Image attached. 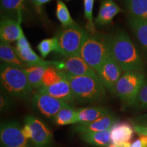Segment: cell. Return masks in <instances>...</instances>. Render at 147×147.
I'll use <instances>...</instances> for the list:
<instances>
[{
	"instance_id": "cell-8",
	"label": "cell",
	"mask_w": 147,
	"mask_h": 147,
	"mask_svg": "<svg viewBox=\"0 0 147 147\" xmlns=\"http://www.w3.org/2000/svg\"><path fill=\"white\" fill-rule=\"evenodd\" d=\"M25 124L30 129V140L34 147H51L53 136L51 129L34 115L25 117Z\"/></svg>"
},
{
	"instance_id": "cell-21",
	"label": "cell",
	"mask_w": 147,
	"mask_h": 147,
	"mask_svg": "<svg viewBox=\"0 0 147 147\" xmlns=\"http://www.w3.org/2000/svg\"><path fill=\"white\" fill-rule=\"evenodd\" d=\"M110 130L111 128L102 131L80 134V137L84 142L91 146L106 147L111 144Z\"/></svg>"
},
{
	"instance_id": "cell-31",
	"label": "cell",
	"mask_w": 147,
	"mask_h": 147,
	"mask_svg": "<svg viewBox=\"0 0 147 147\" xmlns=\"http://www.w3.org/2000/svg\"><path fill=\"white\" fill-rule=\"evenodd\" d=\"M14 102L12 97L4 91H1L0 95V110L1 113L9 112L13 108Z\"/></svg>"
},
{
	"instance_id": "cell-27",
	"label": "cell",
	"mask_w": 147,
	"mask_h": 147,
	"mask_svg": "<svg viewBox=\"0 0 147 147\" xmlns=\"http://www.w3.org/2000/svg\"><path fill=\"white\" fill-rule=\"evenodd\" d=\"M65 78V74L61 71L55 67L54 65H51L46 68L44 73L42 77V87H49L61 81Z\"/></svg>"
},
{
	"instance_id": "cell-6",
	"label": "cell",
	"mask_w": 147,
	"mask_h": 147,
	"mask_svg": "<svg viewBox=\"0 0 147 147\" xmlns=\"http://www.w3.org/2000/svg\"><path fill=\"white\" fill-rule=\"evenodd\" d=\"M146 78L145 74L139 71L124 72L116 85L115 94L128 105H132Z\"/></svg>"
},
{
	"instance_id": "cell-9",
	"label": "cell",
	"mask_w": 147,
	"mask_h": 147,
	"mask_svg": "<svg viewBox=\"0 0 147 147\" xmlns=\"http://www.w3.org/2000/svg\"><path fill=\"white\" fill-rule=\"evenodd\" d=\"M52 65L66 76H97L96 71L90 67L80 56L69 57L60 61H53Z\"/></svg>"
},
{
	"instance_id": "cell-14",
	"label": "cell",
	"mask_w": 147,
	"mask_h": 147,
	"mask_svg": "<svg viewBox=\"0 0 147 147\" xmlns=\"http://www.w3.org/2000/svg\"><path fill=\"white\" fill-rule=\"evenodd\" d=\"M38 91L47 93L55 98L63 101L69 105L73 106L76 102L70 84L67 81L66 77L61 81L49 87H42Z\"/></svg>"
},
{
	"instance_id": "cell-2",
	"label": "cell",
	"mask_w": 147,
	"mask_h": 147,
	"mask_svg": "<svg viewBox=\"0 0 147 147\" xmlns=\"http://www.w3.org/2000/svg\"><path fill=\"white\" fill-rule=\"evenodd\" d=\"M65 76L70 84L75 100L78 104H97L105 100L106 89L98 76Z\"/></svg>"
},
{
	"instance_id": "cell-36",
	"label": "cell",
	"mask_w": 147,
	"mask_h": 147,
	"mask_svg": "<svg viewBox=\"0 0 147 147\" xmlns=\"http://www.w3.org/2000/svg\"><path fill=\"white\" fill-rule=\"evenodd\" d=\"M36 0H26L27 2H28L29 4L34 5L35 8V5H36Z\"/></svg>"
},
{
	"instance_id": "cell-20",
	"label": "cell",
	"mask_w": 147,
	"mask_h": 147,
	"mask_svg": "<svg viewBox=\"0 0 147 147\" xmlns=\"http://www.w3.org/2000/svg\"><path fill=\"white\" fill-rule=\"evenodd\" d=\"M129 23L142 50L147 55V20L129 17Z\"/></svg>"
},
{
	"instance_id": "cell-13",
	"label": "cell",
	"mask_w": 147,
	"mask_h": 147,
	"mask_svg": "<svg viewBox=\"0 0 147 147\" xmlns=\"http://www.w3.org/2000/svg\"><path fill=\"white\" fill-rule=\"evenodd\" d=\"M21 24V21L14 18L1 16L0 23L1 41L8 44L18 41L24 35Z\"/></svg>"
},
{
	"instance_id": "cell-26",
	"label": "cell",
	"mask_w": 147,
	"mask_h": 147,
	"mask_svg": "<svg viewBox=\"0 0 147 147\" xmlns=\"http://www.w3.org/2000/svg\"><path fill=\"white\" fill-rule=\"evenodd\" d=\"M56 16L63 28H67L76 24L71 18L67 5L61 0H57V1Z\"/></svg>"
},
{
	"instance_id": "cell-32",
	"label": "cell",
	"mask_w": 147,
	"mask_h": 147,
	"mask_svg": "<svg viewBox=\"0 0 147 147\" xmlns=\"http://www.w3.org/2000/svg\"><path fill=\"white\" fill-rule=\"evenodd\" d=\"M129 147H147V136L140 135V136Z\"/></svg>"
},
{
	"instance_id": "cell-16",
	"label": "cell",
	"mask_w": 147,
	"mask_h": 147,
	"mask_svg": "<svg viewBox=\"0 0 147 147\" xmlns=\"http://www.w3.org/2000/svg\"><path fill=\"white\" fill-rule=\"evenodd\" d=\"M123 12L113 0H104L101 3L100 10L94 21L95 26L102 27L113 21L117 14Z\"/></svg>"
},
{
	"instance_id": "cell-23",
	"label": "cell",
	"mask_w": 147,
	"mask_h": 147,
	"mask_svg": "<svg viewBox=\"0 0 147 147\" xmlns=\"http://www.w3.org/2000/svg\"><path fill=\"white\" fill-rule=\"evenodd\" d=\"M0 59L1 63L16 65L21 68L25 67L16 54L15 49H14L10 44L2 41L0 42Z\"/></svg>"
},
{
	"instance_id": "cell-38",
	"label": "cell",
	"mask_w": 147,
	"mask_h": 147,
	"mask_svg": "<svg viewBox=\"0 0 147 147\" xmlns=\"http://www.w3.org/2000/svg\"><path fill=\"white\" fill-rule=\"evenodd\" d=\"M144 136H147V135H144Z\"/></svg>"
},
{
	"instance_id": "cell-18",
	"label": "cell",
	"mask_w": 147,
	"mask_h": 147,
	"mask_svg": "<svg viewBox=\"0 0 147 147\" xmlns=\"http://www.w3.org/2000/svg\"><path fill=\"white\" fill-rule=\"evenodd\" d=\"M26 0H0L1 16H7L22 22Z\"/></svg>"
},
{
	"instance_id": "cell-3",
	"label": "cell",
	"mask_w": 147,
	"mask_h": 147,
	"mask_svg": "<svg viewBox=\"0 0 147 147\" xmlns=\"http://www.w3.org/2000/svg\"><path fill=\"white\" fill-rule=\"evenodd\" d=\"M0 80L3 91L10 96L21 100H29L33 88L21 67L1 63Z\"/></svg>"
},
{
	"instance_id": "cell-35",
	"label": "cell",
	"mask_w": 147,
	"mask_h": 147,
	"mask_svg": "<svg viewBox=\"0 0 147 147\" xmlns=\"http://www.w3.org/2000/svg\"><path fill=\"white\" fill-rule=\"evenodd\" d=\"M131 144V142L126 143V144H121V145H117V144H113V143H111V144H109L106 147H129Z\"/></svg>"
},
{
	"instance_id": "cell-4",
	"label": "cell",
	"mask_w": 147,
	"mask_h": 147,
	"mask_svg": "<svg viewBox=\"0 0 147 147\" xmlns=\"http://www.w3.org/2000/svg\"><path fill=\"white\" fill-rule=\"evenodd\" d=\"M89 36L87 29L78 24L63 28L57 34L58 40V53L65 57L80 56V50Z\"/></svg>"
},
{
	"instance_id": "cell-7",
	"label": "cell",
	"mask_w": 147,
	"mask_h": 147,
	"mask_svg": "<svg viewBox=\"0 0 147 147\" xmlns=\"http://www.w3.org/2000/svg\"><path fill=\"white\" fill-rule=\"evenodd\" d=\"M0 139L4 147H32V143L24 135L23 127L14 121L1 123Z\"/></svg>"
},
{
	"instance_id": "cell-11",
	"label": "cell",
	"mask_w": 147,
	"mask_h": 147,
	"mask_svg": "<svg viewBox=\"0 0 147 147\" xmlns=\"http://www.w3.org/2000/svg\"><path fill=\"white\" fill-rule=\"evenodd\" d=\"M33 108L47 118H54L61 109L69 105L47 93L37 91L32 98Z\"/></svg>"
},
{
	"instance_id": "cell-30",
	"label": "cell",
	"mask_w": 147,
	"mask_h": 147,
	"mask_svg": "<svg viewBox=\"0 0 147 147\" xmlns=\"http://www.w3.org/2000/svg\"><path fill=\"white\" fill-rule=\"evenodd\" d=\"M131 106L138 109L147 108V80H145Z\"/></svg>"
},
{
	"instance_id": "cell-1",
	"label": "cell",
	"mask_w": 147,
	"mask_h": 147,
	"mask_svg": "<svg viewBox=\"0 0 147 147\" xmlns=\"http://www.w3.org/2000/svg\"><path fill=\"white\" fill-rule=\"evenodd\" d=\"M110 54L123 70L144 73V65L130 37L123 31L107 35Z\"/></svg>"
},
{
	"instance_id": "cell-17",
	"label": "cell",
	"mask_w": 147,
	"mask_h": 147,
	"mask_svg": "<svg viewBox=\"0 0 147 147\" xmlns=\"http://www.w3.org/2000/svg\"><path fill=\"white\" fill-rule=\"evenodd\" d=\"M134 129L128 122L117 121L113 125L110 130L111 143L121 145L131 142L133 138Z\"/></svg>"
},
{
	"instance_id": "cell-33",
	"label": "cell",
	"mask_w": 147,
	"mask_h": 147,
	"mask_svg": "<svg viewBox=\"0 0 147 147\" xmlns=\"http://www.w3.org/2000/svg\"><path fill=\"white\" fill-rule=\"evenodd\" d=\"M51 0H36V5H35V9H36V12L38 13H41L42 12V8L43 5L46 4V3H49Z\"/></svg>"
},
{
	"instance_id": "cell-29",
	"label": "cell",
	"mask_w": 147,
	"mask_h": 147,
	"mask_svg": "<svg viewBox=\"0 0 147 147\" xmlns=\"http://www.w3.org/2000/svg\"><path fill=\"white\" fill-rule=\"evenodd\" d=\"M94 0H84V18L87 20V29L91 34H95V23L93 21V10Z\"/></svg>"
},
{
	"instance_id": "cell-37",
	"label": "cell",
	"mask_w": 147,
	"mask_h": 147,
	"mask_svg": "<svg viewBox=\"0 0 147 147\" xmlns=\"http://www.w3.org/2000/svg\"><path fill=\"white\" fill-rule=\"evenodd\" d=\"M67 1H69V0H67Z\"/></svg>"
},
{
	"instance_id": "cell-19",
	"label": "cell",
	"mask_w": 147,
	"mask_h": 147,
	"mask_svg": "<svg viewBox=\"0 0 147 147\" xmlns=\"http://www.w3.org/2000/svg\"><path fill=\"white\" fill-rule=\"evenodd\" d=\"M110 113L109 110L103 107L76 108V124L91 122Z\"/></svg>"
},
{
	"instance_id": "cell-5",
	"label": "cell",
	"mask_w": 147,
	"mask_h": 147,
	"mask_svg": "<svg viewBox=\"0 0 147 147\" xmlns=\"http://www.w3.org/2000/svg\"><path fill=\"white\" fill-rule=\"evenodd\" d=\"M110 54L107 36L91 34L84 42L80 56L95 71Z\"/></svg>"
},
{
	"instance_id": "cell-10",
	"label": "cell",
	"mask_w": 147,
	"mask_h": 147,
	"mask_svg": "<svg viewBox=\"0 0 147 147\" xmlns=\"http://www.w3.org/2000/svg\"><path fill=\"white\" fill-rule=\"evenodd\" d=\"M96 73L106 89L115 94L116 85L124 71L111 54L103 62Z\"/></svg>"
},
{
	"instance_id": "cell-28",
	"label": "cell",
	"mask_w": 147,
	"mask_h": 147,
	"mask_svg": "<svg viewBox=\"0 0 147 147\" xmlns=\"http://www.w3.org/2000/svg\"><path fill=\"white\" fill-rule=\"evenodd\" d=\"M37 49L41 55L42 57L45 59L51 52L58 53L59 45L58 40L56 36L52 38H47L42 40L37 46Z\"/></svg>"
},
{
	"instance_id": "cell-34",
	"label": "cell",
	"mask_w": 147,
	"mask_h": 147,
	"mask_svg": "<svg viewBox=\"0 0 147 147\" xmlns=\"http://www.w3.org/2000/svg\"><path fill=\"white\" fill-rule=\"evenodd\" d=\"M136 130L140 135H147V127H138L136 128Z\"/></svg>"
},
{
	"instance_id": "cell-25",
	"label": "cell",
	"mask_w": 147,
	"mask_h": 147,
	"mask_svg": "<svg viewBox=\"0 0 147 147\" xmlns=\"http://www.w3.org/2000/svg\"><path fill=\"white\" fill-rule=\"evenodd\" d=\"M53 121L58 126L76 124V108L71 105L65 106L55 116Z\"/></svg>"
},
{
	"instance_id": "cell-22",
	"label": "cell",
	"mask_w": 147,
	"mask_h": 147,
	"mask_svg": "<svg viewBox=\"0 0 147 147\" xmlns=\"http://www.w3.org/2000/svg\"><path fill=\"white\" fill-rule=\"evenodd\" d=\"M47 67V65H32L22 68L33 89L38 91L42 87V77Z\"/></svg>"
},
{
	"instance_id": "cell-15",
	"label": "cell",
	"mask_w": 147,
	"mask_h": 147,
	"mask_svg": "<svg viewBox=\"0 0 147 147\" xmlns=\"http://www.w3.org/2000/svg\"><path fill=\"white\" fill-rule=\"evenodd\" d=\"M116 122H117V117L110 113L91 122L77 123L74 130L80 134L102 131L109 129Z\"/></svg>"
},
{
	"instance_id": "cell-24",
	"label": "cell",
	"mask_w": 147,
	"mask_h": 147,
	"mask_svg": "<svg viewBox=\"0 0 147 147\" xmlns=\"http://www.w3.org/2000/svg\"><path fill=\"white\" fill-rule=\"evenodd\" d=\"M129 17L147 20V0H124Z\"/></svg>"
},
{
	"instance_id": "cell-12",
	"label": "cell",
	"mask_w": 147,
	"mask_h": 147,
	"mask_svg": "<svg viewBox=\"0 0 147 147\" xmlns=\"http://www.w3.org/2000/svg\"><path fill=\"white\" fill-rule=\"evenodd\" d=\"M15 51L18 57L25 67L32 65H51L53 61H45L33 50L25 34L16 42Z\"/></svg>"
}]
</instances>
